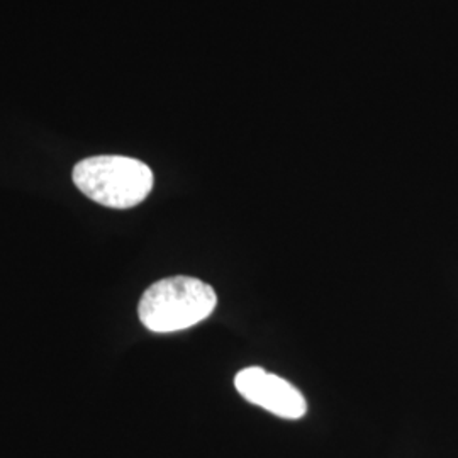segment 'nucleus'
I'll use <instances>...</instances> for the list:
<instances>
[{
    "label": "nucleus",
    "instance_id": "3",
    "mask_svg": "<svg viewBox=\"0 0 458 458\" xmlns=\"http://www.w3.org/2000/svg\"><path fill=\"white\" fill-rule=\"evenodd\" d=\"M234 387L248 403L284 420H301L308 411V403L299 389L262 367H248L238 372Z\"/></svg>",
    "mask_w": 458,
    "mask_h": 458
},
{
    "label": "nucleus",
    "instance_id": "1",
    "mask_svg": "<svg viewBox=\"0 0 458 458\" xmlns=\"http://www.w3.org/2000/svg\"><path fill=\"white\" fill-rule=\"evenodd\" d=\"M217 306L213 287L194 277L164 278L141 295L138 316L153 333H174L196 327L208 319Z\"/></svg>",
    "mask_w": 458,
    "mask_h": 458
},
{
    "label": "nucleus",
    "instance_id": "2",
    "mask_svg": "<svg viewBox=\"0 0 458 458\" xmlns=\"http://www.w3.org/2000/svg\"><path fill=\"white\" fill-rule=\"evenodd\" d=\"M73 183L90 200L111 209H131L153 189L147 164L119 155L90 157L75 165Z\"/></svg>",
    "mask_w": 458,
    "mask_h": 458
}]
</instances>
